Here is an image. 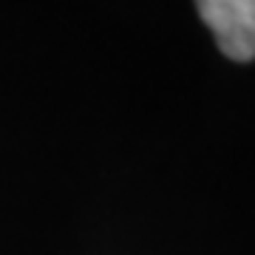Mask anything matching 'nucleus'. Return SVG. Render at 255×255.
<instances>
[{
    "label": "nucleus",
    "mask_w": 255,
    "mask_h": 255,
    "mask_svg": "<svg viewBox=\"0 0 255 255\" xmlns=\"http://www.w3.org/2000/svg\"><path fill=\"white\" fill-rule=\"evenodd\" d=\"M204 26L224 57L247 63L255 57V0H196Z\"/></svg>",
    "instance_id": "f257e3e1"
}]
</instances>
